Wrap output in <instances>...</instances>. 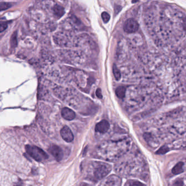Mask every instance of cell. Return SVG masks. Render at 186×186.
I'll return each instance as SVG.
<instances>
[{
  "mask_svg": "<svg viewBox=\"0 0 186 186\" xmlns=\"http://www.w3.org/2000/svg\"><path fill=\"white\" fill-rule=\"evenodd\" d=\"M102 18L104 23H107L110 20V16L107 12H104L102 14Z\"/></svg>",
  "mask_w": 186,
  "mask_h": 186,
  "instance_id": "9a60e30c",
  "label": "cell"
},
{
  "mask_svg": "<svg viewBox=\"0 0 186 186\" xmlns=\"http://www.w3.org/2000/svg\"><path fill=\"white\" fill-rule=\"evenodd\" d=\"M54 12L56 17L60 18L64 15L65 9L63 7L59 5H55L54 7Z\"/></svg>",
  "mask_w": 186,
  "mask_h": 186,
  "instance_id": "30bf717a",
  "label": "cell"
},
{
  "mask_svg": "<svg viewBox=\"0 0 186 186\" xmlns=\"http://www.w3.org/2000/svg\"><path fill=\"white\" fill-rule=\"evenodd\" d=\"M17 44V33L15 32L12 35L11 38V45L13 46H16Z\"/></svg>",
  "mask_w": 186,
  "mask_h": 186,
  "instance_id": "e0dca14e",
  "label": "cell"
},
{
  "mask_svg": "<svg viewBox=\"0 0 186 186\" xmlns=\"http://www.w3.org/2000/svg\"><path fill=\"white\" fill-rule=\"evenodd\" d=\"M61 115L63 118L69 121L72 120L76 118L75 112L67 107H65L62 109Z\"/></svg>",
  "mask_w": 186,
  "mask_h": 186,
  "instance_id": "ba28073f",
  "label": "cell"
},
{
  "mask_svg": "<svg viewBox=\"0 0 186 186\" xmlns=\"http://www.w3.org/2000/svg\"><path fill=\"white\" fill-rule=\"evenodd\" d=\"M126 186H145V185L138 181L130 180L128 181Z\"/></svg>",
  "mask_w": 186,
  "mask_h": 186,
  "instance_id": "4fadbf2b",
  "label": "cell"
},
{
  "mask_svg": "<svg viewBox=\"0 0 186 186\" xmlns=\"http://www.w3.org/2000/svg\"><path fill=\"white\" fill-rule=\"evenodd\" d=\"M12 5L8 2H1L0 3V12L3 10H7L12 7Z\"/></svg>",
  "mask_w": 186,
  "mask_h": 186,
  "instance_id": "5bb4252c",
  "label": "cell"
},
{
  "mask_svg": "<svg viewBox=\"0 0 186 186\" xmlns=\"http://www.w3.org/2000/svg\"><path fill=\"white\" fill-rule=\"evenodd\" d=\"M121 179L119 176L113 175L109 176L101 184V186H120Z\"/></svg>",
  "mask_w": 186,
  "mask_h": 186,
  "instance_id": "277c9868",
  "label": "cell"
},
{
  "mask_svg": "<svg viewBox=\"0 0 186 186\" xmlns=\"http://www.w3.org/2000/svg\"><path fill=\"white\" fill-rule=\"evenodd\" d=\"M173 186H183V182L182 179H177L175 181Z\"/></svg>",
  "mask_w": 186,
  "mask_h": 186,
  "instance_id": "d6986e66",
  "label": "cell"
},
{
  "mask_svg": "<svg viewBox=\"0 0 186 186\" xmlns=\"http://www.w3.org/2000/svg\"><path fill=\"white\" fill-rule=\"evenodd\" d=\"M126 91V89L124 87L120 86V87H117L116 90V94L118 98L122 99L125 97Z\"/></svg>",
  "mask_w": 186,
  "mask_h": 186,
  "instance_id": "8fae6325",
  "label": "cell"
},
{
  "mask_svg": "<svg viewBox=\"0 0 186 186\" xmlns=\"http://www.w3.org/2000/svg\"><path fill=\"white\" fill-rule=\"evenodd\" d=\"M113 74L115 76V78H116L117 81H119L121 77V72L119 70V69L117 68L116 65H114L113 68Z\"/></svg>",
  "mask_w": 186,
  "mask_h": 186,
  "instance_id": "7c38bea8",
  "label": "cell"
},
{
  "mask_svg": "<svg viewBox=\"0 0 186 186\" xmlns=\"http://www.w3.org/2000/svg\"><path fill=\"white\" fill-rule=\"evenodd\" d=\"M80 186H90V185H88L87 183H86L83 182L80 185Z\"/></svg>",
  "mask_w": 186,
  "mask_h": 186,
  "instance_id": "44dd1931",
  "label": "cell"
},
{
  "mask_svg": "<svg viewBox=\"0 0 186 186\" xmlns=\"http://www.w3.org/2000/svg\"><path fill=\"white\" fill-rule=\"evenodd\" d=\"M96 95L98 98H102V91H101L100 88L97 89L96 91Z\"/></svg>",
  "mask_w": 186,
  "mask_h": 186,
  "instance_id": "ffe728a7",
  "label": "cell"
},
{
  "mask_svg": "<svg viewBox=\"0 0 186 186\" xmlns=\"http://www.w3.org/2000/svg\"><path fill=\"white\" fill-rule=\"evenodd\" d=\"M7 24L4 22L0 23V33L4 32V30H6L7 28Z\"/></svg>",
  "mask_w": 186,
  "mask_h": 186,
  "instance_id": "ac0fdd59",
  "label": "cell"
},
{
  "mask_svg": "<svg viewBox=\"0 0 186 186\" xmlns=\"http://www.w3.org/2000/svg\"><path fill=\"white\" fill-rule=\"evenodd\" d=\"M49 152L57 161H60L63 158V153L62 149L56 145H52L49 149Z\"/></svg>",
  "mask_w": 186,
  "mask_h": 186,
  "instance_id": "8992f818",
  "label": "cell"
},
{
  "mask_svg": "<svg viewBox=\"0 0 186 186\" xmlns=\"http://www.w3.org/2000/svg\"><path fill=\"white\" fill-rule=\"evenodd\" d=\"M25 149L27 153L31 157L38 162H41L48 158L46 153L37 146L28 145L25 146Z\"/></svg>",
  "mask_w": 186,
  "mask_h": 186,
  "instance_id": "7a4b0ae2",
  "label": "cell"
},
{
  "mask_svg": "<svg viewBox=\"0 0 186 186\" xmlns=\"http://www.w3.org/2000/svg\"><path fill=\"white\" fill-rule=\"evenodd\" d=\"M111 170V166L106 163L95 162L93 164V176L97 179H102Z\"/></svg>",
  "mask_w": 186,
  "mask_h": 186,
  "instance_id": "6da1fadb",
  "label": "cell"
},
{
  "mask_svg": "<svg viewBox=\"0 0 186 186\" xmlns=\"http://www.w3.org/2000/svg\"><path fill=\"white\" fill-rule=\"evenodd\" d=\"M139 24L134 19H129L125 22L124 29L127 33H133L137 32L139 29Z\"/></svg>",
  "mask_w": 186,
  "mask_h": 186,
  "instance_id": "3957f363",
  "label": "cell"
},
{
  "mask_svg": "<svg viewBox=\"0 0 186 186\" xmlns=\"http://www.w3.org/2000/svg\"><path fill=\"white\" fill-rule=\"evenodd\" d=\"M184 171H185L184 163L182 162H179L178 163H177L172 169V173L175 175H178L179 174H181L183 173Z\"/></svg>",
  "mask_w": 186,
  "mask_h": 186,
  "instance_id": "9c48e42d",
  "label": "cell"
},
{
  "mask_svg": "<svg viewBox=\"0 0 186 186\" xmlns=\"http://www.w3.org/2000/svg\"><path fill=\"white\" fill-rule=\"evenodd\" d=\"M109 127V123L107 120H103L97 124L95 127V130L96 132L103 134L108 131Z\"/></svg>",
  "mask_w": 186,
  "mask_h": 186,
  "instance_id": "52a82bcc",
  "label": "cell"
},
{
  "mask_svg": "<svg viewBox=\"0 0 186 186\" xmlns=\"http://www.w3.org/2000/svg\"><path fill=\"white\" fill-rule=\"evenodd\" d=\"M169 150V148L167 146H162L161 148L159 149L156 152V153L157 154H159V155L160 154L161 155V154H164V153H166L168 152Z\"/></svg>",
  "mask_w": 186,
  "mask_h": 186,
  "instance_id": "2e32d148",
  "label": "cell"
},
{
  "mask_svg": "<svg viewBox=\"0 0 186 186\" xmlns=\"http://www.w3.org/2000/svg\"><path fill=\"white\" fill-rule=\"evenodd\" d=\"M61 135L66 142H71L74 139V135L71 130L67 126H65L61 130Z\"/></svg>",
  "mask_w": 186,
  "mask_h": 186,
  "instance_id": "5b68a950",
  "label": "cell"
}]
</instances>
